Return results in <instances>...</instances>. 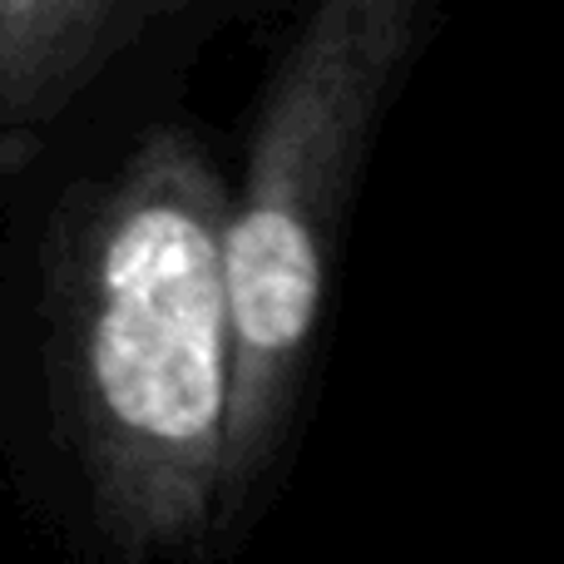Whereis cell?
<instances>
[{
    "label": "cell",
    "mask_w": 564,
    "mask_h": 564,
    "mask_svg": "<svg viewBox=\"0 0 564 564\" xmlns=\"http://www.w3.org/2000/svg\"><path fill=\"white\" fill-rule=\"evenodd\" d=\"M214 243L174 208L134 214L105 258L95 371L105 401L159 441H198L218 416Z\"/></svg>",
    "instance_id": "cell-1"
},
{
    "label": "cell",
    "mask_w": 564,
    "mask_h": 564,
    "mask_svg": "<svg viewBox=\"0 0 564 564\" xmlns=\"http://www.w3.org/2000/svg\"><path fill=\"white\" fill-rule=\"evenodd\" d=\"M228 302L248 341L288 347L317 307V253L278 208H258L228 238Z\"/></svg>",
    "instance_id": "cell-2"
}]
</instances>
